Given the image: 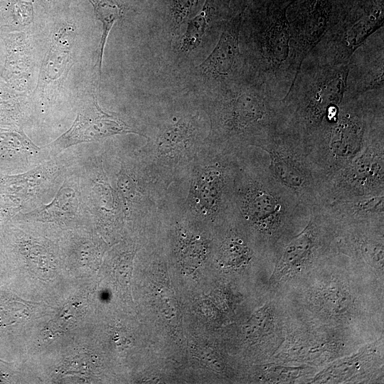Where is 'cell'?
Returning a JSON list of instances; mask_svg holds the SVG:
<instances>
[{"label":"cell","instance_id":"cell-1","mask_svg":"<svg viewBox=\"0 0 384 384\" xmlns=\"http://www.w3.org/2000/svg\"><path fill=\"white\" fill-rule=\"evenodd\" d=\"M375 91L345 95L337 114L324 120L305 144L325 181L371 143L384 138L383 90L375 95Z\"/></svg>","mask_w":384,"mask_h":384},{"label":"cell","instance_id":"cell-2","mask_svg":"<svg viewBox=\"0 0 384 384\" xmlns=\"http://www.w3.org/2000/svg\"><path fill=\"white\" fill-rule=\"evenodd\" d=\"M348 63L330 64L308 55L282 102V128L304 144L325 117L334 114L346 92Z\"/></svg>","mask_w":384,"mask_h":384},{"label":"cell","instance_id":"cell-3","mask_svg":"<svg viewBox=\"0 0 384 384\" xmlns=\"http://www.w3.org/2000/svg\"><path fill=\"white\" fill-rule=\"evenodd\" d=\"M242 173L236 200L242 218L272 242L297 223L306 224L311 211L272 174L268 162Z\"/></svg>","mask_w":384,"mask_h":384},{"label":"cell","instance_id":"cell-4","mask_svg":"<svg viewBox=\"0 0 384 384\" xmlns=\"http://www.w3.org/2000/svg\"><path fill=\"white\" fill-rule=\"evenodd\" d=\"M282 98L262 81L243 82L227 92L223 130L240 144L257 147L282 128Z\"/></svg>","mask_w":384,"mask_h":384},{"label":"cell","instance_id":"cell-5","mask_svg":"<svg viewBox=\"0 0 384 384\" xmlns=\"http://www.w3.org/2000/svg\"><path fill=\"white\" fill-rule=\"evenodd\" d=\"M294 0L266 1L265 11L252 33L257 55V79L282 99L295 80L288 9Z\"/></svg>","mask_w":384,"mask_h":384},{"label":"cell","instance_id":"cell-6","mask_svg":"<svg viewBox=\"0 0 384 384\" xmlns=\"http://www.w3.org/2000/svg\"><path fill=\"white\" fill-rule=\"evenodd\" d=\"M257 148L268 155L273 176L310 211L323 206L325 179L304 142L280 129Z\"/></svg>","mask_w":384,"mask_h":384},{"label":"cell","instance_id":"cell-7","mask_svg":"<svg viewBox=\"0 0 384 384\" xmlns=\"http://www.w3.org/2000/svg\"><path fill=\"white\" fill-rule=\"evenodd\" d=\"M383 0H358L356 5L343 4L338 19L308 55L330 64H345L354 52L383 26Z\"/></svg>","mask_w":384,"mask_h":384},{"label":"cell","instance_id":"cell-8","mask_svg":"<svg viewBox=\"0 0 384 384\" xmlns=\"http://www.w3.org/2000/svg\"><path fill=\"white\" fill-rule=\"evenodd\" d=\"M384 193V138L368 146L358 156L328 177L323 202Z\"/></svg>","mask_w":384,"mask_h":384},{"label":"cell","instance_id":"cell-9","mask_svg":"<svg viewBox=\"0 0 384 384\" xmlns=\"http://www.w3.org/2000/svg\"><path fill=\"white\" fill-rule=\"evenodd\" d=\"M297 9L288 16L292 33L295 79L316 46L338 18L343 4L340 0H296Z\"/></svg>","mask_w":384,"mask_h":384},{"label":"cell","instance_id":"cell-10","mask_svg":"<svg viewBox=\"0 0 384 384\" xmlns=\"http://www.w3.org/2000/svg\"><path fill=\"white\" fill-rule=\"evenodd\" d=\"M134 131L117 116L104 112L93 95L80 109L71 127L48 146L58 151L80 143Z\"/></svg>","mask_w":384,"mask_h":384},{"label":"cell","instance_id":"cell-11","mask_svg":"<svg viewBox=\"0 0 384 384\" xmlns=\"http://www.w3.org/2000/svg\"><path fill=\"white\" fill-rule=\"evenodd\" d=\"M372 35L370 47L368 39L363 45L366 55L363 54L361 60L351 57L348 65V75L346 95L357 97L370 91L382 90L384 85L383 64V31H379L378 37ZM377 36V35H376Z\"/></svg>","mask_w":384,"mask_h":384},{"label":"cell","instance_id":"cell-12","mask_svg":"<svg viewBox=\"0 0 384 384\" xmlns=\"http://www.w3.org/2000/svg\"><path fill=\"white\" fill-rule=\"evenodd\" d=\"M242 13L226 23L210 54L198 66L203 74L225 80L233 77L241 60L240 39Z\"/></svg>","mask_w":384,"mask_h":384},{"label":"cell","instance_id":"cell-13","mask_svg":"<svg viewBox=\"0 0 384 384\" xmlns=\"http://www.w3.org/2000/svg\"><path fill=\"white\" fill-rule=\"evenodd\" d=\"M325 206L339 225H383L384 193L338 200Z\"/></svg>","mask_w":384,"mask_h":384},{"label":"cell","instance_id":"cell-14","mask_svg":"<svg viewBox=\"0 0 384 384\" xmlns=\"http://www.w3.org/2000/svg\"><path fill=\"white\" fill-rule=\"evenodd\" d=\"M97 18L101 21L102 33L97 60L100 78L105 46L109 33L116 21L122 16V9L117 0H89Z\"/></svg>","mask_w":384,"mask_h":384},{"label":"cell","instance_id":"cell-15","mask_svg":"<svg viewBox=\"0 0 384 384\" xmlns=\"http://www.w3.org/2000/svg\"><path fill=\"white\" fill-rule=\"evenodd\" d=\"M78 206L76 191L73 188L63 185L50 204L31 214L38 219L60 218L77 210Z\"/></svg>","mask_w":384,"mask_h":384},{"label":"cell","instance_id":"cell-16","mask_svg":"<svg viewBox=\"0 0 384 384\" xmlns=\"http://www.w3.org/2000/svg\"><path fill=\"white\" fill-rule=\"evenodd\" d=\"M252 257V251L246 242L237 235L227 238L220 248V262L225 267L239 268L247 265Z\"/></svg>","mask_w":384,"mask_h":384},{"label":"cell","instance_id":"cell-17","mask_svg":"<svg viewBox=\"0 0 384 384\" xmlns=\"http://www.w3.org/2000/svg\"><path fill=\"white\" fill-rule=\"evenodd\" d=\"M366 351L360 352L351 357L335 362L321 372L314 381L320 383H335L351 377L364 363Z\"/></svg>","mask_w":384,"mask_h":384},{"label":"cell","instance_id":"cell-18","mask_svg":"<svg viewBox=\"0 0 384 384\" xmlns=\"http://www.w3.org/2000/svg\"><path fill=\"white\" fill-rule=\"evenodd\" d=\"M209 11L210 6L206 0L200 13L188 23L186 31L181 40L179 49L181 51H191L201 44L208 24Z\"/></svg>","mask_w":384,"mask_h":384},{"label":"cell","instance_id":"cell-19","mask_svg":"<svg viewBox=\"0 0 384 384\" xmlns=\"http://www.w3.org/2000/svg\"><path fill=\"white\" fill-rule=\"evenodd\" d=\"M302 370L301 368L271 366L265 370V374L272 380H291L299 376Z\"/></svg>","mask_w":384,"mask_h":384},{"label":"cell","instance_id":"cell-20","mask_svg":"<svg viewBox=\"0 0 384 384\" xmlns=\"http://www.w3.org/2000/svg\"><path fill=\"white\" fill-rule=\"evenodd\" d=\"M196 0H174L173 6L174 28H178L189 15Z\"/></svg>","mask_w":384,"mask_h":384},{"label":"cell","instance_id":"cell-21","mask_svg":"<svg viewBox=\"0 0 384 384\" xmlns=\"http://www.w3.org/2000/svg\"><path fill=\"white\" fill-rule=\"evenodd\" d=\"M265 1H268V0H265Z\"/></svg>","mask_w":384,"mask_h":384}]
</instances>
